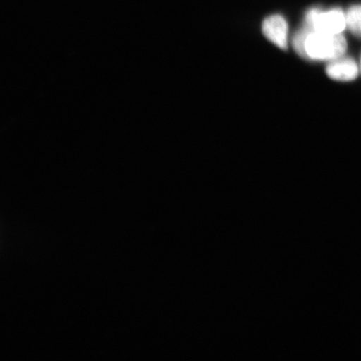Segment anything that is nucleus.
Masks as SVG:
<instances>
[{"label":"nucleus","mask_w":361,"mask_h":361,"mask_svg":"<svg viewBox=\"0 0 361 361\" xmlns=\"http://www.w3.org/2000/svg\"><path fill=\"white\" fill-rule=\"evenodd\" d=\"M346 40L341 34L334 35L310 30L305 43L306 59L314 61H334L344 56Z\"/></svg>","instance_id":"nucleus-1"},{"label":"nucleus","mask_w":361,"mask_h":361,"mask_svg":"<svg viewBox=\"0 0 361 361\" xmlns=\"http://www.w3.org/2000/svg\"><path fill=\"white\" fill-rule=\"evenodd\" d=\"M306 26L317 32L338 35L346 27L345 13L340 8H332L327 11L319 8H311L306 13Z\"/></svg>","instance_id":"nucleus-2"},{"label":"nucleus","mask_w":361,"mask_h":361,"mask_svg":"<svg viewBox=\"0 0 361 361\" xmlns=\"http://www.w3.org/2000/svg\"><path fill=\"white\" fill-rule=\"evenodd\" d=\"M264 35L278 47L286 49L288 45V25L281 16H271L263 23Z\"/></svg>","instance_id":"nucleus-3"},{"label":"nucleus","mask_w":361,"mask_h":361,"mask_svg":"<svg viewBox=\"0 0 361 361\" xmlns=\"http://www.w3.org/2000/svg\"><path fill=\"white\" fill-rule=\"evenodd\" d=\"M329 78L338 81H350L357 78L359 68L350 58H338L332 61L326 68Z\"/></svg>","instance_id":"nucleus-4"},{"label":"nucleus","mask_w":361,"mask_h":361,"mask_svg":"<svg viewBox=\"0 0 361 361\" xmlns=\"http://www.w3.org/2000/svg\"><path fill=\"white\" fill-rule=\"evenodd\" d=\"M346 27L356 36L361 37V6L349 8L345 13Z\"/></svg>","instance_id":"nucleus-5"},{"label":"nucleus","mask_w":361,"mask_h":361,"mask_svg":"<svg viewBox=\"0 0 361 361\" xmlns=\"http://www.w3.org/2000/svg\"><path fill=\"white\" fill-rule=\"evenodd\" d=\"M310 30V27L305 26L304 29H302L296 34L293 40V48H295L296 52L299 54L300 56L304 58H305V43Z\"/></svg>","instance_id":"nucleus-6"}]
</instances>
